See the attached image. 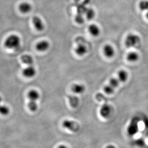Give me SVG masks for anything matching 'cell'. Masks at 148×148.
<instances>
[{
	"label": "cell",
	"instance_id": "obj_3",
	"mask_svg": "<svg viewBox=\"0 0 148 148\" xmlns=\"http://www.w3.org/2000/svg\"><path fill=\"white\" fill-rule=\"evenodd\" d=\"M21 39L17 35H11L6 39L4 46L8 49H18L20 46Z\"/></svg>",
	"mask_w": 148,
	"mask_h": 148
},
{
	"label": "cell",
	"instance_id": "obj_12",
	"mask_svg": "<svg viewBox=\"0 0 148 148\" xmlns=\"http://www.w3.org/2000/svg\"><path fill=\"white\" fill-rule=\"evenodd\" d=\"M104 54L106 57L112 58L115 55V49L113 47L110 45H106L104 47Z\"/></svg>",
	"mask_w": 148,
	"mask_h": 148
},
{
	"label": "cell",
	"instance_id": "obj_22",
	"mask_svg": "<svg viewBox=\"0 0 148 148\" xmlns=\"http://www.w3.org/2000/svg\"><path fill=\"white\" fill-rule=\"evenodd\" d=\"M105 148H116L115 147V146L113 145H112V144H110V145H108Z\"/></svg>",
	"mask_w": 148,
	"mask_h": 148
},
{
	"label": "cell",
	"instance_id": "obj_8",
	"mask_svg": "<svg viewBox=\"0 0 148 148\" xmlns=\"http://www.w3.org/2000/svg\"><path fill=\"white\" fill-rule=\"evenodd\" d=\"M32 23L37 30L42 31L44 29V25L40 17L37 16H34L32 18Z\"/></svg>",
	"mask_w": 148,
	"mask_h": 148
},
{
	"label": "cell",
	"instance_id": "obj_20",
	"mask_svg": "<svg viewBox=\"0 0 148 148\" xmlns=\"http://www.w3.org/2000/svg\"><path fill=\"white\" fill-rule=\"evenodd\" d=\"M75 20L77 21V23H78L79 24H82L84 22V18L82 16L78 14V16L75 17Z\"/></svg>",
	"mask_w": 148,
	"mask_h": 148
},
{
	"label": "cell",
	"instance_id": "obj_19",
	"mask_svg": "<svg viewBox=\"0 0 148 148\" xmlns=\"http://www.w3.org/2000/svg\"><path fill=\"white\" fill-rule=\"evenodd\" d=\"M86 16L87 19L91 20L95 17V13L94 10L91 8L87 9L86 11Z\"/></svg>",
	"mask_w": 148,
	"mask_h": 148
},
{
	"label": "cell",
	"instance_id": "obj_23",
	"mask_svg": "<svg viewBox=\"0 0 148 148\" xmlns=\"http://www.w3.org/2000/svg\"><path fill=\"white\" fill-rule=\"evenodd\" d=\"M146 17H147V19H148V12H147V14H146Z\"/></svg>",
	"mask_w": 148,
	"mask_h": 148
},
{
	"label": "cell",
	"instance_id": "obj_6",
	"mask_svg": "<svg viewBox=\"0 0 148 148\" xmlns=\"http://www.w3.org/2000/svg\"><path fill=\"white\" fill-rule=\"evenodd\" d=\"M112 111V106L108 103H104L100 109V115L104 119H108L110 116Z\"/></svg>",
	"mask_w": 148,
	"mask_h": 148
},
{
	"label": "cell",
	"instance_id": "obj_7",
	"mask_svg": "<svg viewBox=\"0 0 148 148\" xmlns=\"http://www.w3.org/2000/svg\"><path fill=\"white\" fill-rule=\"evenodd\" d=\"M86 87L82 84L76 83L72 85L71 91L75 95H81L84 94L86 91Z\"/></svg>",
	"mask_w": 148,
	"mask_h": 148
},
{
	"label": "cell",
	"instance_id": "obj_9",
	"mask_svg": "<svg viewBox=\"0 0 148 148\" xmlns=\"http://www.w3.org/2000/svg\"><path fill=\"white\" fill-rule=\"evenodd\" d=\"M22 73L24 77L31 78L35 76L36 74V70L33 66L30 65L24 69Z\"/></svg>",
	"mask_w": 148,
	"mask_h": 148
},
{
	"label": "cell",
	"instance_id": "obj_1",
	"mask_svg": "<svg viewBox=\"0 0 148 148\" xmlns=\"http://www.w3.org/2000/svg\"><path fill=\"white\" fill-rule=\"evenodd\" d=\"M127 81V79L124 75L118 73V77H113L111 79L107 84L104 87V92L107 95L113 94L116 88L120 85V84Z\"/></svg>",
	"mask_w": 148,
	"mask_h": 148
},
{
	"label": "cell",
	"instance_id": "obj_18",
	"mask_svg": "<svg viewBox=\"0 0 148 148\" xmlns=\"http://www.w3.org/2000/svg\"><path fill=\"white\" fill-rule=\"evenodd\" d=\"M139 8L141 11H148V0H142L138 4Z\"/></svg>",
	"mask_w": 148,
	"mask_h": 148
},
{
	"label": "cell",
	"instance_id": "obj_13",
	"mask_svg": "<svg viewBox=\"0 0 148 148\" xmlns=\"http://www.w3.org/2000/svg\"><path fill=\"white\" fill-rule=\"evenodd\" d=\"M89 31L91 35L94 36H97L100 34V29L98 25L95 24H91L88 28Z\"/></svg>",
	"mask_w": 148,
	"mask_h": 148
},
{
	"label": "cell",
	"instance_id": "obj_14",
	"mask_svg": "<svg viewBox=\"0 0 148 148\" xmlns=\"http://www.w3.org/2000/svg\"><path fill=\"white\" fill-rule=\"evenodd\" d=\"M75 52L78 56H82L87 52V48L86 46L83 44H79L75 48Z\"/></svg>",
	"mask_w": 148,
	"mask_h": 148
},
{
	"label": "cell",
	"instance_id": "obj_2",
	"mask_svg": "<svg viewBox=\"0 0 148 148\" xmlns=\"http://www.w3.org/2000/svg\"><path fill=\"white\" fill-rule=\"evenodd\" d=\"M39 92L36 90H31L28 92V97L30 101L28 103V108L31 112H36L38 109L37 101L39 99Z\"/></svg>",
	"mask_w": 148,
	"mask_h": 148
},
{
	"label": "cell",
	"instance_id": "obj_11",
	"mask_svg": "<svg viewBox=\"0 0 148 148\" xmlns=\"http://www.w3.org/2000/svg\"><path fill=\"white\" fill-rule=\"evenodd\" d=\"M18 9L20 12L23 14H27L31 11L32 9V6L27 2L22 3L19 5Z\"/></svg>",
	"mask_w": 148,
	"mask_h": 148
},
{
	"label": "cell",
	"instance_id": "obj_10",
	"mask_svg": "<svg viewBox=\"0 0 148 148\" xmlns=\"http://www.w3.org/2000/svg\"><path fill=\"white\" fill-rule=\"evenodd\" d=\"M50 43L48 41L42 40L38 42L36 46L37 50L41 52L45 51L49 49Z\"/></svg>",
	"mask_w": 148,
	"mask_h": 148
},
{
	"label": "cell",
	"instance_id": "obj_17",
	"mask_svg": "<svg viewBox=\"0 0 148 148\" xmlns=\"http://www.w3.org/2000/svg\"><path fill=\"white\" fill-rule=\"evenodd\" d=\"M2 101V98L0 97V103ZM10 112V109L7 106L0 104V114L3 116L8 115Z\"/></svg>",
	"mask_w": 148,
	"mask_h": 148
},
{
	"label": "cell",
	"instance_id": "obj_21",
	"mask_svg": "<svg viewBox=\"0 0 148 148\" xmlns=\"http://www.w3.org/2000/svg\"><path fill=\"white\" fill-rule=\"evenodd\" d=\"M57 148H69L68 147H67V146L65 145H64V144H62V145H59L58 147H57Z\"/></svg>",
	"mask_w": 148,
	"mask_h": 148
},
{
	"label": "cell",
	"instance_id": "obj_5",
	"mask_svg": "<svg viewBox=\"0 0 148 148\" xmlns=\"http://www.w3.org/2000/svg\"><path fill=\"white\" fill-rule=\"evenodd\" d=\"M140 42V38L138 35L130 34L127 35L126 40L125 44L128 48H133L137 46Z\"/></svg>",
	"mask_w": 148,
	"mask_h": 148
},
{
	"label": "cell",
	"instance_id": "obj_4",
	"mask_svg": "<svg viewBox=\"0 0 148 148\" xmlns=\"http://www.w3.org/2000/svg\"><path fill=\"white\" fill-rule=\"evenodd\" d=\"M62 127L64 129L72 132H77L80 130V125L75 121L70 119H65L62 122Z\"/></svg>",
	"mask_w": 148,
	"mask_h": 148
},
{
	"label": "cell",
	"instance_id": "obj_16",
	"mask_svg": "<svg viewBox=\"0 0 148 148\" xmlns=\"http://www.w3.org/2000/svg\"><path fill=\"white\" fill-rule=\"evenodd\" d=\"M21 62L25 64L30 66L33 64L34 60L32 56L29 55H24L21 56Z\"/></svg>",
	"mask_w": 148,
	"mask_h": 148
},
{
	"label": "cell",
	"instance_id": "obj_15",
	"mask_svg": "<svg viewBox=\"0 0 148 148\" xmlns=\"http://www.w3.org/2000/svg\"><path fill=\"white\" fill-rule=\"evenodd\" d=\"M139 55L136 52L131 51L129 52L127 56V60L129 62H135L138 60Z\"/></svg>",
	"mask_w": 148,
	"mask_h": 148
}]
</instances>
